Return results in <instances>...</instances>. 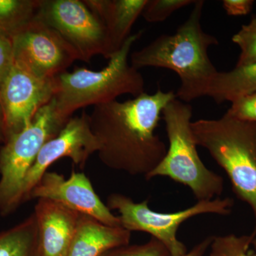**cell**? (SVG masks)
Segmentation results:
<instances>
[{
	"label": "cell",
	"mask_w": 256,
	"mask_h": 256,
	"mask_svg": "<svg viewBox=\"0 0 256 256\" xmlns=\"http://www.w3.org/2000/svg\"><path fill=\"white\" fill-rule=\"evenodd\" d=\"M173 90L117 100L94 107L89 124L101 162L116 171L146 178L166 154L168 148L156 133L165 106L176 98Z\"/></svg>",
	"instance_id": "obj_1"
},
{
	"label": "cell",
	"mask_w": 256,
	"mask_h": 256,
	"mask_svg": "<svg viewBox=\"0 0 256 256\" xmlns=\"http://www.w3.org/2000/svg\"><path fill=\"white\" fill-rule=\"evenodd\" d=\"M204 5V1L197 0L190 16L174 34L160 35L130 55V64L138 70L154 67L178 74L180 86L176 98L188 104L206 96L218 72L208 54L210 46L218 44V40L202 28Z\"/></svg>",
	"instance_id": "obj_2"
},
{
	"label": "cell",
	"mask_w": 256,
	"mask_h": 256,
	"mask_svg": "<svg viewBox=\"0 0 256 256\" xmlns=\"http://www.w3.org/2000/svg\"><path fill=\"white\" fill-rule=\"evenodd\" d=\"M142 32L131 34L102 70L76 68L57 76L53 99L58 112L69 119L78 109L112 102L121 96L129 94L134 98L144 92V78L128 60L133 44Z\"/></svg>",
	"instance_id": "obj_3"
},
{
	"label": "cell",
	"mask_w": 256,
	"mask_h": 256,
	"mask_svg": "<svg viewBox=\"0 0 256 256\" xmlns=\"http://www.w3.org/2000/svg\"><path fill=\"white\" fill-rule=\"evenodd\" d=\"M197 146L206 149L228 175L234 193L252 208L256 229V124L226 112L192 122Z\"/></svg>",
	"instance_id": "obj_4"
},
{
	"label": "cell",
	"mask_w": 256,
	"mask_h": 256,
	"mask_svg": "<svg viewBox=\"0 0 256 256\" xmlns=\"http://www.w3.org/2000/svg\"><path fill=\"white\" fill-rule=\"evenodd\" d=\"M192 106L175 98L162 111L169 146L158 166L146 178L166 176L188 186L198 201L220 197L224 178L206 168L198 156L192 128Z\"/></svg>",
	"instance_id": "obj_5"
},
{
	"label": "cell",
	"mask_w": 256,
	"mask_h": 256,
	"mask_svg": "<svg viewBox=\"0 0 256 256\" xmlns=\"http://www.w3.org/2000/svg\"><path fill=\"white\" fill-rule=\"evenodd\" d=\"M69 119L58 112L52 98L36 112L28 127L1 146L0 215H10L22 204L26 174L43 146L58 136Z\"/></svg>",
	"instance_id": "obj_6"
},
{
	"label": "cell",
	"mask_w": 256,
	"mask_h": 256,
	"mask_svg": "<svg viewBox=\"0 0 256 256\" xmlns=\"http://www.w3.org/2000/svg\"><path fill=\"white\" fill-rule=\"evenodd\" d=\"M106 205L111 212L114 210L119 214L120 226L126 230L149 234L164 246L170 256H183L188 250L178 238L180 226L197 216H228L232 213L234 201L228 197H218L197 202L193 206L178 212L161 213L152 210L148 200L136 202L126 195L114 193L108 197Z\"/></svg>",
	"instance_id": "obj_7"
},
{
	"label": "cell",
	"mask_w": 256,
	"mask_h": 256,
	"mask_svg": "<svg viewBox=\"0 0 256 256\" xmlns=\"http://www.w3.org/2000/svg\"><path fill=\"white\" fill-rule=\"evenodd\" d=\"M36 18L58 32L79 60L89 63L97 55L109 60L114 54L105 25L84 1L40 0Z\"/></svg>",
	"instance_id": "obj_8"
},
{
	"label": "cell",
	"mask_w": 256,
	"mask_h": 256,
	"mask_svg": "<svg viewBox=\"0 0 256 256\" xmlns=\"http://www.w3.org/2000/svg\"><path fill=\"white\" fill-rule=\"evenodd\" d=\"M12 41L14 65L37 78H55L79 60L58 32L36 18Z\"/></svg>",
	"instance_id": "obj_9"
},
{
	"label": "cell",
	"mask_w": 256,
	"mask_h": 256,
	"mask_svg": "<svg viewBox=\"0 0 256 256\" xmlns=\"http://www.w3.org/2000/svg\"><path fill=\"white\" fill-rule=\"evenodd\" d=\"M98 143L89 124V114L84 111L80 116H72L58 136L43 146L30 170L23 185L22 203L50 165L58 160L68 158L82 170L88 160L98 151Z\"/></svg>",
	"instance_id": "obj_10"
},
{
	"label": "cell",
	"mask_w": 256,
	"mask_h": 256,
	"mask_svg": "<svg viewBox=\"0 0 256 256\" xmlns=\"http://www.w3.org/2000/svg\"><path fill=\"white\" fill-rule=\"evenodd\" d=\"M54 94V78H37L14 65L0 88L5 142L28 127L36 112L52 100Z\"/></svg>",
	"instance_id": "obj_11"
},
{
	"label": "cell",
	"mask_w": 256,
	"mask_h": 256,
	"mask_svg": "<svg viewBox=\"0 0 256 256\" xmlns=\"http://www.w3.org/2000/svg\"><path fill=\"white\" fill-rule=\"evenodd\" d=\"M34 198L58 202L107 225L120 226L118 216L114 215L106 204L101 201L84 173L73 171L70 178H66L64 175L47 171L32 190L28 201Z\"/></svg>",
	"instance_id": "obj_12"
},
{
	"label": "cell",
	"mask_w": 256,
	"mask_h": 256,
	"mask_svg": "<svg viewBox=\"0 0 256 256\" xmlns=\"http://www.w3.org/2000/svg\"><path fill=\"white\" fill-rule=\"evenodd\" d=\"M41 256H67L80 214L58 202L38 198L34 207Z\"/></svg>",
	"instance_id": "obj_13"
},
{
	"label": "cell",
	"mask_w": 256,
	"mask_h": 256,
	"mask_svg": "<svg viewBox=\"0 0 256 256\" xmlns=\"http://www.w3.org/2000/svg\"><path fill=\"white\" fill-rule=\"evenodd\" d=\"M131 234L120 226L107 225L80 214L67 256H102L112 249L130 244Z\"/></svg>",
	"instance_id": "obj_14"
},
{
	"label": "cell",
	"mask_w": 256,
	"mask_h": 256,
	"mask_svg": "<svg viewBox=\"0 0 256 256\" xmlns=\"http://www.w3.org/2000/svg\"><path fill=\"white\" fill-rule=\"evenodd\" d=\"M148 0H84L105 25L114 53L131 36Z\"/></svg>",
	"instance_id": "obj_15"
},
{
	"label": "cell",
	"mask_w": 256,
	"mask_h": 256,
	"mask_svg": "<svg viewBox=\"0 0 256 256\" xmlns=\"http://www.w3.org/2000/svg\"><path fill=\"white\" fill-rule=\"evenodd\" d=\"M256 92V63L236 66L229 72H218L210 84L206 96L216 104L236 100Z\"/></svg>",
	"instance_id": "obj_16"
},
{
	"label": "cell",
	"mask_w": 256,
	"mask_h": 256,
	"mask_svg": "<svg viewBox=\"0 0 256 256\" xmlns=\"http://www.w3.org/2000/svg\"><path fill=\"white\" fill-rule=\"evenodd\" d=\"M0 256H41L34 212L21 223L0 233Z\"/></svg>",
	"instance_id": "obj_17"
},
{
	"label": "cell",
	"mask_w": 256,
	"mask_h": 256,
	"mask_svg": "<svg viewBox=\"0 0 256 256\" xmlns=\"http://www.w3.org/2000/svg\"><path fill=\"white\" fill-rule=\"evenodd\" d=\"M40 0H0V37L12 40L36 18Z\"/></svg>",
	"instance_id": "obj_18"
},
{
	"label": "cell",
	"mask_w": 256,
	"mask_h": 256,
	"mask_svg": "<svg viewBox=\"0 0 256 256\" xmlns=\"http://www.w3.org/2000/svg\"><path fill=\"white\" fill-rule=\"evenodd\" d=\"M256 234L236 236L228 234L212 237L210 247V256H256L250 254L249 248Z\"/></svg>",
	"instance_id": "obj_19"
},
{
	"label": "cell",
	"mask_w": 256,
	"mask_h": 256,
	"mask_svg": "<svg viewBox=\"0 0 256 256\" xmlns=\"http://www.w3.org/2000/svg\"><path fill=\"white\" fill-rule=\"evenodd\" d=\"M232 41L240 50L236 66H244L256 63V16L232 37Z\"/></svg>",
	"instance_id": "obj_20"
},
{
	"label": "cell",
	"mask_w": 256,
	"mask_h": 256,
	"mask_svg": "<svg viewBox=\"0 0 256 256\" xmlns=\"http://www.w3.org/2000/svg\"><path fill=\"white\" fill-rule=\"evenodd\" d=\"M195 2V0H148L142 15L148 22H163L175 12L194 4Z\"/></svg>",
	"instance_id": "obj_21"
},
{
	"label": "cell",
	"mask_w": 256,
	"mask_h": 256,
	"mask_svg": "<svg viewBox=\"0 0 256 256\" xmlns=\"http://www.w3.org/2000/svg\"><path fill=\"white\" fill-rule=\"evenodd\" d=\"M102 256H171L168 249L156 238L142 244L122 246L112 249Z\"/></svg>",
	"instance_id": "obj_22"
},
{
	"label": "cell",
	"mask_w": 256,
	"mask_h": 256,
	"mask_svg": "<svg viewBox=\"0 0 256 256\" xmlns=\"http://www.w3.org/2000/svg\"><path fill=\"white\" fill-rule=\"evenodd\" d=\"M227 114L236 118L256 124V92L232 101Z\"/></svg>",
	"instance_id": "obj_23"
},
{
	"label": "cell",
	"mask_w": 256,
	"mask_h": 256,
	"mask_svg": "<svg viewBox=\"0 0 256 256\" xmlns=\"http://www.w3.org/2000/svg\"><path fill=\"white\" fill-rule=\"evenodd\" d=\"M14 66L12 41L0 37V88Z\"/></svg>",
	"instance_id": "obj_24"
},
{
	"label": "cell",
	"mask_w": 256,
	"mask_h": 256,
	"mask_svg": "<svg viewBox=\"0 0 256 256\" xmlns=\"http://www.w3.org/2000/svg\"><path fill=\"white\" fill-rule=\"evenodd\" d=\"M252 0H224L223 8L229 16H244L252 11Z\"/></svg>",
	"instance_id": "obj_25"
},
{
	"label": "cell",
	"mask_w": 256,
	"mask_h": 256,
	"mask_svg": "<svg viewBox=\"0 0 256 256\" xmlns=\"http://www.w3.org/2000/svg\"><path fill=\"white\" fill-rule=\"evenodd\" d=\"M212 237L208 236L197 244L194 247L192 248L190 252L183 256H204L208 249H210Z\"/></svg>",
	"instance_id": "obj_26"
},
{
	"label": "cell",
	"mask_w": 256,
	"mask_h": 256,
	"mask_svg": "<svg viewBox=\"0 0 256 256\" xmlns=\"http://www.w3.org/2000/svg\"><path fill=\"white\" fill-rule=\"evenodd\" d=\"M5 142V122L4 114L0 101V144H4Z\"/></svg>",
	"instance_id": "obj_27"
},
{
	"label": "cell",
	"mask_w": 256,
	"mask_h": 256,
	"mask_svg": "<svg viewBox=\"0 0 256 256\" xmlns=\"http://www.w3.org/2000/svg\"><path fill=\"white\" fill-rule=\"evenodd\" d=\"M254 233L256 234L255 237H254V240H252V245L254 248V250H255V252L256 254V229H254Z\"/></svg>",
	"instance_id": "obj_28"
}]
</instances>
